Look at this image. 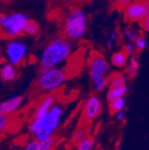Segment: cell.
Returning <instances> with one entry per match:
<instances>
[{
	"mask_svg": "<svg viewBox=\"0 0 149 150\" xmlns=\"http://www.w3.org/2000/svg\"><path fill=\"white\" fill-rule=\"evenodd\" d=\"M73 45L66 37H56L43 48L40 57L41 68L60 67L71 55Z\"/></svg>",
	"mask_w": 149,
	"mask_h": 150,
	"instance_id": "obj_1",
	"label": "cell"
},
{
	"mask_svg": "<svg viewBox=\"0 0 149 150\" xmlns=\"http://www.w3.org/2000/svg\"><path fill=\"white\" fill-rule=\"evenodd\" d=\"M88 72L93 88L101 92L108 86L110 64L105 57L99 53H93L88 60Z\"/></svg>",
	"mask_w": 149,
	"mask_h": 150,
	"instance_id": "obj_2",
	"label": "cell"
},
{
	"mask_svg": "<svg viewBox=\"0 0 149 150\" xmlns=\"http://www.w3.org/2000/svg\"><path fill=\"white\" fill-rule=\"evenodd\" d=\"M66 79V71L62 67L41 68L36 81V88L40 92L52 93L59 89Z\"/></svg>",
	"mask_w": 149,
	"mask_h": 150,
	"instance_id": "obj_3",
	"label": "cell"
},
{
	"mask_svg": "<svg viewBox=\"0 0 149 150\" xmlns=\"http://www.w3.org/2000/svg\"><path fill=\"white\" fill-rule=\"evenodd\" d=\"M88 30V18L81 9H73L65 17L64 32L70 40H79L86 35Z\"/></svg>",
	"mask_w": 149,
	"mask_h": 150,
	"instance_id": "obj_4",
	"label": "cell"
},
{
	"mask_svg": "<svg viewBox=\"0 0 149 150\" xmlns=\"http://www.w3.org/2000/svg\"><path fill=\"white\" fill-rule=\"evenodd\" d=\"M64 115V108L60 105H54L53 107L42 120L41 127L35 139L40 142L54 135V132L59 128Z\"/></svg>",
	"mask_w": 149,
	"mask_h": 150,
	"instance_id": "obj_5",
	"label": "cell"
},
{
	"mask_svg": "<svg viewBox=\"0 0 149 150\" xmlns=\"http://www.w3.org/2000/svg\"><path fill=\"white\" fill-rule=\"evenodd\" d=\"M29 21V17L23 13L16 12L3 14L0 16V29L5 35L14 39L23 34L24 28Z\"/></svg>",
	"mask_w": 149,
	"mask_h": 150,
	"instance_id": "obj_6",
	"label": "cell"
},
{
	"mask_svg": "<svg viewBox=\"0 0 149 150\" xmlns=\"http://www.w3.org/2000/svg\"><path fill=\"white\" fill-rule=\"evenodd\" d=\"M5 54L9 64L14 66L20 65L26 58L28 46L21 40L13 39L6 44Z\"/></svg>",
	"mask_w": 149,
	"mask_h": 150,
	"instance_id": "obj_7",
	"label": "cell"
},
{
	"mask_svg": "<svg viewBox=\"0 0 149 150\" xmlns=\"http://www.w3.org/2000/svg\"><path fill=\"white\" fill-rule=\"evenodd\" d=\"M124 17L127 21L131 23H139L147 15L149 9L147 8L145 0H134L124 10Z\"/></svg>",
	"mask_w": 149,
	"mask_h": 150,
	"instance_id": "obj_8",
	"label": "cell"
},
{
	"mask_svg": "<svg viewBox=\"0 0 149 150\" xmlns=\"http://www.w3.org/2000/svg\"><path fill=\"white\" fill-rule=\"evenodd\" d=\"M102 101L100 98L93 94L88 97V98L86 100L83 111H82V117L86 122H92L95 119H97L102 111Z\"/></svg>",
	"mask_w": 149,
	"mask_h": 150,
	"instance_id": "obj_9",
	"label": "cell"
},
{
	"mask_svg": "<svg viewBox=\"0 0 149 150\" xmlns=\"http://www.w3.org/2000/svg\"><path fill=\"white\" fill-rule=\"evenodd\" d=\"M54 102H55V97L54 94L52 93L47 94L39 102V104L37 105L32 119L42 123V120L49 112V110L53 107Z\"/></svg>",
	"mask_w": 149,
	"mask_h": 150,
	"instance_id": "obj_10",
	"label": "cell"
},
{
	"mask_svg": "<svg viewBox=\"0 0 149 150\" xmlns=\"http://www.w3.org/2000/svg\"><path fill=\"white\" fill-rule=\"evenodd\" d=\"M24 98L23 96H14L7 100L0 103V115L10 116L19 110L22 106Z\"/></svg>",
	"mask_w": 149,
	"mask_h": 150,
	"instance_id": "obj_11",
	"label": "cell"
},
{
	"mask_svg": "<svg viewBox=\"0 0 149 150\" xmlns=\"http://www.w3.org/2000/svg\"><path fill=\"white\" fill-rule=\"evenodd\" d=\"M18 76V71L16 66L7 63L0 68V77L5 82H11L16 80Z\"/></svg>",
	"mask_w": 149,
	"mask_h": 150,
	"instance_id": "obj_12",
	"label": "cell"
},
{
	"mask_svg": "<svg viewBox=\"0 0 149 150\" xmlns=\"http://www.w3.org/2000/svg\"><path fill=\"white\" fill-rule=\"evenodd\" d=\"M129 55L123 49L118 52H115L111 57V64L116 68H125L129 62Z\"/></svg>",
	"mask_w": 149,
	"mask_h": 150,
	"instance_id": "obj_13",
	"label": "cell"
},
{
	"mask_svg": "<svg viewBox=\"0 0 149 150\" xmlns=\"http://www.w3.org/2000/svg\"><path fill=\"white\" fill-rule=\"evenodd\" d=\"M127 91H128L127 85L122 86V87H118V88H109L107 91V95H106L108 103L113 102L121 98H124Z\"/></svg>",
	"mask_w": 149,
	"mask_h": 150,
	"instance_id": "obj_14",
	"label": "cell"
},
{
	"mask_svg": "<svg viewBox=\"0 0 149 150\" xmlns=\"http://www.w3.org/2000/svg\"><path fill=\"white\" fill-rule=\"evenodd\" d=\"M139 68H140V64L138 59L137 58V56L135 54L129 55V62L125 67L126 72L130 77H136L139 71Z\"/></svg>",
	"mask_w": 149,
	"mask_h": 150,
	"instance_id": "obj_15",
	"label": "cell"
},
{
	"mask_svg": "<svg viewBox=\"0 0 149 150\" xmlns=\"http://www.w3.org/2000/svg\"><path fill=\"white\" fill-rule=\"evenodd\" d=\"M126 85V77L123 73L114 72L109 75L108 86L109 88H118Z\"/></svg>",
	"mask_w": 149,
	"mask_h": 150,
	"instance_id": "obj_16",
	"label": "cell"
},
{
	"mask_svg": "<svg viewBox=\"0 0 149 150\" xmlns=\"http://www.w3.org/2000/svg\"><path fill=\"white\" fill-rule=\"evenodd\" d=\"M125 107H126L125 98H121L109 103V110L112 115H115L116 112L120 111L125 110Z\"/></svg>",
	"mask_w": 149,
	"mask_h": 150,
	"instance_id": "obj_17",
	"label": "cell"
},
{
	"mask_svg": "<svg viewBox=\"0 0 149 150\" xmlns=\"http://www.w3.org/2000/svg\"><path fill=\"white\" fill-rule=\"evenodd\" d=\"M95 146V139L88 136L85 139L76 145V150H93Z\"/></svg>",
	"mask_w": 149,
	"mask_h": 150,
	"instance_id": "obj_18",
	"label": "cell"
},
{
	"mask_svg": "<svg viewBox=\"0 0 149 150\" xmlns=\"http://www.w3.org/2000/svg\"><path fill=\"white\" fill-rule=\"evenodd\" d=\"M39 31H40V25L38 24V23L33 20H30L24 28L23 34L28 36H35L39 33Z\"/></svg>",
	"mask_w": 149,
	"mask_h": 150,
	"instance_id": "obj_19",
	"label": "cell"
},
{
	"mask_svg": "<svg viewBox=\"0 0 149 150\" xmlns=\"http://www.w3.org/2000/svg\"><path fill=\"white\" fill-rule=\"evenodd\" d=\"M56 143H57V137L54 135L45 140L40 141L39 150H53Z\"/></svg>",
	"mask_w": 149,
	"mask_h": 150,
	"instance_id": "obj_20",
	"label": "cell"
},
{
	"mask_svg": "<svg viewBox=\"0 0 149 150\" xmlns=\"http://www.w3.org/2000/svg\"><path fill=\"white\" fill-rule=\"evenodd\" d=\"M88 137V131L85 128H78L72 135L71 138V142L73 144L77 145L83 139H85Z\"/></svg>",
	"mask_w": 149,
	"mask_h": 150,
	"instance_id": "obj_21",
	"label": "cell"
},
{
	"mask_svg": "<svg viewBox=\"0 0 149 150\" xmlns=\"http://www.w3.org/2000/svg\"><path fill=\"white\" fill-rule=\"evenodd\" d=\"M139 34H140L139 32H137V31L133 30L132 28H130V27H125L124 30H123V36L129 42L135 43V41L137 40Z\"/></svg>",
	"mask_w": 149,
	"mask_h": 150,
	"instance_id": "obj_22",
	"label": "cell"
},
{
	"mask_svg": "<svg viewBox=\"0 0 149 150\" xmlns=\"http://www.w3.org/2000/svg\"><path fill=\"white\" fill-rule=\"evenodd\" d=\"M135 46H136V50L138 52H143L147 47V40L145 39V37L141 33L138 37L137 40L135 41Z\"/></svg>",
	"mask_w": 149,
	"mask_h": 150,
	"instance_id": "obj_23",
	"label": "cell"
},
{
	"mask_svg": "<svg viewBox=\"0 0 149 150\" xmlns=\"http://www.w3.org/2000/svg\"><path fill=\"white\" fill-rule=\"evenodd\" d=\"M40 149V141L36 139H33L26 143L23 150H39Z\"/></svg>",
	"mask_w": 149,
	"mask_h": 150,
	"instance_id": "obj_24",
	"label": "cell"
},
{
	"mask_svg": "<svg viewBox=\"0 0 149 150\" xmlns=\"http://www.w3.org/2000/svg\"><path fill=\"white\" fill-rule=\"evenodd\" d=\"M138 23H139V26L142 29V30H144L145 32H149V13Z\"/></svg>",
	"mask_w": 149,
	"mask_h": 150,
	"instance_id": "obj_25",
	"label": "cell"
},
{
	"mask_svg": "<svg viewBox=\"0 0 149 150\" xmlns=\"http://www.w3.org/2000/svg\"><path fill=\"white\" fill-rule=\"evenodd\" d=\"M8 122H9V116L0 115V135H1L3 131L6 129Z\"/></svg>",
	"mask_w": 149,
	"mask_h": 150,
	"instance_id": "obj_26",
	"label": "cell"
},
{
	"mask_svg": "<svg viewBox=\"0 0 149 150\" xmlns=\"http://www.w3.org/2000/svg\"><path fill=\"white\" fill-rule=\"evenodd\" d=\"M124 50L128 53V54H129V55H132V54H135V52L137 51V50H136L135 43L128 41V42L126 43V45H125Z\"/></svg>",
	"mask_w": 149,
	"mask_h": 150,
	"instance_id": "obj_27",
	"label": "cell"
},
{
	"mask_svg": "<svg viewBox=\"0 0 149 150\" xmlns=\"http://www.w3.org/2000/svg\"><path fill=\"white\" fill-rule=\"evenodd\" d=\"M134 0H116V6L120 10H124L130 3H132Z\"/></svg>",
	"mask_w": 149,
	"mask_h": 150,
	"instance_id": "obj_28",
	"label": "cell"
},
{
	"mask_svg": "<svg viewBox=\"0 0 149 150\" xmlns=\"http://www.w3.org/2000/svg\"><path fill=\"white\" fill-rule=\"evenodd\" d=\"M114 115V119L116 122H124L125 118H126V112H125V110H122V111H120L118 112H116Z\"/></svg>",
	"mask_w": 149,
	"mask_h": 150,
	"instance_id": "obj_29",
	"label": "cell"
},
{
	"mask_svg": "<svg viewBox=\"0 0 149 150\" xmlns=\"http://www.w3.org/2000/svg\"><path fill=\"white\" fill-rule=\"evenodd\" d=\"M117 37H118V35H117V33H116V31H112L111 33H110V35H109V40L112 41V42H114L116 40H117Z\"/></svg>",
	"mask_w": 149,
	"mask_h": 150,
	"instance_id": "obj_30",
	"label": "cell"
},
{
	"mask_svg": "<svg viewBox=\"0 0 149 150\" xmlns=\"http://www.w3.org/2000/svg\"><path fill=\"white\" fill-rule=\"evenodd\" d=\"M105 47H106L107 48H111L112 46H113V42H112L110 40H107L105 41Z\"/></svg>",
	"mask_w": 149,
	"mask_h": 150,
	"instance_id": "obj_31",
	"label": "cell"
},
{
	"mask_svg": "<svg viewBox=\"0 0 149 150\" xmlns=\"http://www.w3.org/2000/svg\"><path fill=\"white\" fill-rule=\"evenodd\" d=\"M5 64H6V63H5V59H4L3 57H1V56H0V68H1Z\"/></svg>",
	"mask_w": 149,
	"mask_h": 150,
	"instance_id": "obj_32",
	"label": "cell"
},
{
	"mask_svg": "<svg viewBox=\"0 0 149 150\" xmlns=\"http://www.w3.org/2000/svg\"><path fill=\"white\" fill-rule=\"evenodd\" d=\"M145 5H146L147 8L149 9V0H145Z\"/></svg>",
	"mask_w": 149,
	"mask_h": 150,
	"instance_id": "obj_33",
	"label": "cell"
},
{
	"mask_svg": "<svg viewBox=\"0 0 149 150\" xmlns=\"http://www.w3.org/2000/svg\"><path fill=\"white\" fill-rule=\"evenodd\" d=\"M116 150H120V149H119V148H117V149H116Z\"/></svg>",
	"mask_w": 149,
	"mask_h": 150,
	"instance_id": "obj_34",
	"label": "cell"
}]
</instances>
